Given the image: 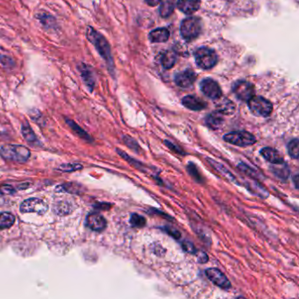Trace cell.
I'll list each match as a JSON object with an SVG mask.
<instances>
[{
	"instance_id": "cell-1",
	"label": "cell",
	"mask_w": 299,
	"mask_h": 299,
	"mask_svg": "<svg viewBox=\"0 0 299 299\" xmlns=\"http://www.w3.org/2000/svg\"><path fill=\"white\" fill-rule=\"evenodd\" d=\"M85 35H86L87 40L94 46L98 53L105 60L109 72L111 73L112 77H114V61H113L112 54H111V47H110L108 41L102 33H99L94 27H92L90 26L87 27L86 30H85Z\"/></svg>"
},
{
	"instance_id": "cell-2",
	"label": "cell",
	"mask_w": 299,
	"mask_h": 299,
	"mask_svg": "<svg viewBox=\"0 0 299 299\" xmlns=\"http://www.w3.org/2000/svg\"><path fill=\"white\" fill-rule=\"evenodd\" d=\"M0 156L5 160L22 163L28 160L29 157L31 156V153L28 148L23 146L8 144L4 145L0 148Z\"/></svg>"
},
{
	"instance_id": "cell-3",
	"label": "cell",
	"mask_w": 299,
	"mask_h": 299,
	"mask_svg": "<svg viewBox=\"0 0 299 299\" xmlns=\"http://www.w3.org/2000/svg\"><path fill=\"white\" fill-rule=\"evenodd\" d=\"M202 22L199 18L189 17L182 22L180 27L181 34L185 41H193L200 34Z\"/></svg>"
},
{
	"instance_id": "cell-4",
	"label": "cell",
	"mask_w": 299,
	"mask_h": 299,
	"mask_svg": "<svg viewBox=\"0 0 299 299\" xmlns=\"http://www.w3.org/2000/svg\"><path fill=\"white\" fill-rule=\"evenodd\" d=\"M194 55L197 66L203 70H210L217 64V54L209 48L203 47L197 49Z\"/></svg>"
},
{
	"instance_id": "cell-5",
	"label": "cell",
	"mask_w": 299,
	"mask_h": 299,
	"mask_svg": "<svg viewBox=\"0 0 299 299\" xmlns=\"http://www.w3.org/2000/svg\"><path fill=\"white\" fill-rule=\"evenodd\" d=\"M224 140L227 143L233 144L238 147H249L256 142L254 135L248 132H232L224 136Z\"/></svg>"
},
{
	"instance_id": "cell-6",
	"label": "cell",
	"mask_w": 299,
	"mask_h": 299,
	"mask_svg": "<svg viewBox=\"0 0 299 299\" xmlns=\"http://www.w3.org/2000/svg\"><path fill=\"white\" fill-rule=\"evenodd\" d=\"M247 102L250 111L256 116L269 117L273 110L271 102L261 96H253Z\"/></svg>"
},
{
	"instance_id": "cell-7",
	"label": "cell",
	"mask_w": 299,
	"mask_h": 299,
	"mask_svg": "<svg viewBox=\"0 0 299 299\" xmlns=\"http://www.w3.org/2000/svg\"><path fill=\"white\" fill-rule=\"evenodd\" d=\"M49 210V205L45 201L40 198H28L24 201L21 205V213H35L42 215Z\"/></svg>"
},
{
	"instance_id": "cell-8",
	"label": "cell",
	"mask_w": 299,
	"mask_h": 299,
	"mask_svg": "<svg viewBox=\"0 0 299 299\" xmlns=\"http://www.w3.org/2000/svg\"><path fill=\"white\" fill-rule=\"evenodd\" d=\"M77 68L80 77L82 78V82H84L88 90H90V92H92L96 84V78L93 69L91 68V66L87 64L85 62H80L77 66Z\"/></svg>"
},
{
	"instance_id": "cell-9",
	"label": "cell",
	"mask_w": 299,
	"mask_h": 299,
	"mask_svg": "<svg viewBox=\"0 0 299 299\" xmlns=\"http://www.w3.org/2000/svg\"><path fill=\"white\" fill-rule=\"evenodd\" d=\"M233 90L238 99L242 101L247 102L254 95V85L251 82L243 80L235 82Z\"/></svg>"
},
{
	"instance_id": "cell-10",
	"label": "cell",
	"mask_w": 299,
	"mask_h": 299,
	"mask_svg": "<svg viewBox=\"0 0 299 299\" xmlns=\"http://www.w3.org/2000/svg\"><path fill=\"white\" fill-rule=\"evenodd\" d=\"M200 89L202 92L209 99L217 100L221 98L222 90L216 81L211 78H206L201 82Z\"/></svg>"
},
{
	"instance_id": "cell-11",
	"label": "cell",
	"mask_w": 299,
	"mask_h": 299,
	"mask_svg": "<svg viewBox=\"0 0 299 299\" xmlns=\"http://www.w3.org/2000/svg\"><path fill=\"white\" fill-rule=\"evenodd\" d=\"M35 18L42 26V27L50 33H56L59 30V25L56 18L49 12L40 11L35 14Z\"/></svg>"
},
{
	"instance_id": "cell-12",
	"label": "cell",
	"mask_w": 299,
	"mask_h": 299,
	"mask_svg": "<svg viewBox=\"0 0 299 299\" xmlns=\"http://www.w3.org/2000/svg\"><path fill=\"white\" fill-rule=\"evenodd\" d=\"M205 274L209 278L210 281L216 286L219 287L224 290H228L231 288V283H230L229 280L219 270L215 269V268H210L205 271Z\"/></svg>"
},
{
	"instance_id": "cell-13",
	"label": "cell",
	"mask_w": 299,
	"mask_h": 299,
	"mask_svg": "<svg viewBox=\"0 0 299 299\" xmlns=\"http://www.w3.org/2000/svg\"><path fill=\"white\" fill-rule=\"evenodd\" d=\"M86 225L90 229L96 232H101L107 227L106 218L99 213H90L86 217Z\"/></svg>"
},
{
	"instance_id": "cell-14",
	"label": "cell",
	"mask_w": 299,
	"mask_h": 299,
	"mask_svg": "<svg viewBox=\"0 0 299 299\" xmlns=\"http://www.w3.org/2000/svg\"><path fill=\"white\" fill-rule=\"evenodd\" d=\"M197 78V75L192 70H186L176 75L175 82L176 85L182 88H189L191 86Z\"/></svg>"
},
{
	"instance_id": "cell-15",
	"label": "cell",
	"mask_w": 299,
	"mask_h": 299,
	"mask_svg": "<svg viewBox=\"0 0 299 299\" xmlns=\"http://www.w3.org/2000/svg\"><path fill=\"white\" fill-rule=\"evenodd\" d=\"M182 104L185 106L186 108H188L191 111H201L204 110L207 107L206 103L198 99L196 96L192 95H189L186 96L184 99H182Z\"/></svg>"
},
{
	"instance_id": "cell-16",
	"label": "cell",
	"mask_w": 299,
	"mask_h": 299,
	"mask_svg": "<svg viewBox=\"0 0 299 299\" xmlns=\"http://www.w3.org/2000/svg\"><path fill=\"white\" fill-rule=\"evenodd\" d=\"M201 0H178L177 7L181 12L190 15L200 8Z\"/></svg>"
},
{
	"instance_id": "cell-17",
	"label": "cell",
	"mask_w": 299,
	"mask_h": 299,
	"mask_svg": "<svg viewBox=\"0 0 299 299\" xmlns=\"http://www.w3.org/2000/svg\"><path fill=\"white\" fill-rule=\"evenodd\" d=\"M261 156L268 161L269 163L272 164H280L284 163L283 156L281 155L280 152L273 148H263L261 149Z\"/></svg>"
},
{
	"instance_id": "cell-18",
	"label": "cell",
	"mask_w": 299,
	"mask_h": 299,
	"mask_svg": "<svg viewBox=\"0 0 299 299\" xmlns=\"http://www.w3.org/2000/svg\"><path fill=\"white\" fill-rule=\"evenodd\" d=\"M225 122V119L223 117V114L220 113L219 111H213L212 113L206 116L205 118V123L213 130H217L218 128L223 126V124Z\"/></svg>"
},
{
	"instance_id": "cell-19",
	"label": "cell",
	"mask_w": 299,
	"mask_h": 299,
	"mask_svg": "<svg viewBox=\"0 0 299 299\" xmlns=\"http://www.w3.org/2000/svg\"><path fill=\"white\" fill-rule=\"evenodd\" d=\"M169 38V31L167 28H157L149 33V40L154 43L166 42Z\"/></svg>"
},
{
	"instance_id": "cell-20",
	"label": "cell",
	"mask_w": 299,
	"mask_h": 299,
	"mask_svg": "<svg viewBox=\"0 0 299 299\" xmlns=\"http://www.w3.org/2000/svg\"><path fill=\"white\" fill-rule=\"evenodd\" d=\"M207 162H209L210 164L213 166V168H215L219 174H221L222 176L225 177L226 179H228L231 182H234L235 184L237 183L236 177L232 173L230 172L229 170L225 168L224 165H222L221 163H217L216 161L213 160L211 158H207Z\"/></svg>"
},
{
	"instance_id": "cell-21",
	"label": "cell",
	"mask_w": 299,
	"mask_h": 299,
	"mask_svg": "<svg viewBox=\"0 0 299 299\" xmlns=\"http://www.w3.org/2000/svg\"><path fill=\"white\" fill-rule=\"evenodd\" d=\"M159 13L163 18H168L172 14L175 9V0H161Z\"/></svg>"
},
{
	"instance_id": "cell-22",
	"label": "cell",
	"mask_w": 299,
	"mask_h": 299,
	"mask_svg": "<svg viewBox=\"0 0 299 299\" xmlns=\"http://www.w3.org/2000/svg\"><path fill=\"white\" fill-rule=\"evenodd\" d=\"M217 111L222 114H232L235 111V106L234 103L227 99H221L217 104Z\"/></svg>"
},
{
	"instance_id": "cell-23",
	"label": "cell",
	"mask_w": 299,
	"mask_h": 299,
	"mask_svg": "<svg viewBox=\"0 0 299 299\" xmlns=\"http://www.w3.org/2000/svg\"><path fill=\"white\" fill-rule=\"evenodd\" d=\"M177 59L176 52L173 50H168L164 53L162 57V64L163 66L164 69L169 70L174 67Z\"/></svg>"
},
{
	"instance_id": "cell-24",
	"label": "cell",
	"mask_w": 299,
	"mask_h": 299,
	"mask_svg": "<svg viewBox=\"0 0 299 299\" xmlns=\"http://www.w3.org/2000/svg\"><path fill=\"white\" fill-rule=\"evenodd\" d=\"M274 165H276V166L271 168V170H272V172L274 173V176H277L280 179L286 180L290 176V168L287 166L285 162L283 163L274 164Z\"/></svg>"
},
{
	"instance_id": "cell-25",
	"label": "cell",
	"mask_w": 299,
	"mask_h": 299,
	"mask_svg": "<svg viewBox=\"0 0 299 299\" xmlns=\"http://www.w3.org/2000/svg\"><path fill=\"white\" fill-rule=\"evenodd\" d=\"M15 222V217L12 213H0V229H7L13 226Z\"/></svg>"
},
{
	"instance_id": "cell-26",
	"label": "cell",
	"mask_w": 299,
	"mask_h": 299,
	"mask_svg": "<svg viewBox=\"0 0 299 299\" xmlns=\"http://www.w3.org/2000/svg\"><path fill=\"white\" fill-rule=\"evenodd\" d=\"M22 135L25 137L26 140L30 143H36L37 142V137L35 136L34 132L33 131L32 127L28 124H23L21 127Z\"/></svg>"
},
{
	"instance_id": "cell-27",
	"label": "cell",
	"mask_w": 299,
	"mask_h": 299,
	"mask_svg": "<svg viewBox=\"0 0 299 299\" xmlns=\"http://www.w3.org/2000/svg\"><path fill=\"white\" fill-rule=\"evenodd\" d=\"M288 153L293 159H299V139H294L291 140L288 144Z\"/></svg>"
},
{
	"instance_id": "cell-28",
	"label": "cell",
	"mask_w": 299,
	"mask_h": 299,
	"mask_svg": "<svg viewBox=\"0 0 299 299\" xmlns=\"http://www.w3.org/2000/svg\"><path fill=\"white\" fill-rule=\"evenodd\" d=\"M66 123L70 126V128L78 135V136L82 137L83 139H90V136L87 135L85 131H83L81 127L78 126V124L75 123L72 119H66Z\"/></svg>"
},
{
	"instance_id": "cell-29",
	"label": "cell",
	"mask_w": 299,
	"mask_h": 299,
	"mask_svg": "<svg viewBox=\"0 0 299 299\" xmlns=\"http://www.w3.org/2000/svg\"><path fill=\"white\" fill-rule=\"evenodd\" d=\"M0 64L5 70H13L15 67V61L13 57L9 56L7 54H1L0 55Z\"/></svg>"
},
{
	"instance_id": "cell-30",
	"label": "cell",
	"mask_w": 299,
	"mask_h": 299,
	"mask_svg": "<svg viewBox=\"0 0 299 299\" xmlns=\"http://www.w3.org/2000/svg\"><path fill=\"white\" fill-rule=\"evenodd\" d=\"M130 224H131L134 227H137V228H142L145 225H146V218L140 216L139 214H136V213H133L130 217Z\"/></svg>"
},
{
	"instance_id": "cell-31",
	"label": "cell",
	"mask_w": 299,
	"mask_h": 299,
	"mask_svg": "<svg viewBox=\"0 0 299 299\" xmlns=\"http://www.w3.org/2000/svg\"><path fill=\"white\" fill-rule=\"evenodd\" d=\"M238 168H239V169H241L244 174H246V176H250L251 178L258 179V174H257V172L254 169L251 168V167H249L248 165H246L245 163H240L238 165Z\"/></svg>"
},
{
	"instance_id": "cell-32",
	"label": "cell",
	"mask_w": 299,
	"mask_h": 299,
	"mask_svg": "<svg viewBox=\"0 0 299 299\" xmlns=\"http://www.w3.org/2000/svg\"><path fill=\"white\" fill-rule=\"evenodd\" d=\"M187 168H188V171L190 174V176H192L193 178L197 181V182L200 183L202 178H201L200 174L198 172L196 165L192 163H189Z\"/></svg>"
},
{
	"instance_id": "cell-33",
	"label": "cell",
	"mask_w": 299,
	"mask_h": 299,
	"mask_svg": "<svg viewBox=\"0 0 299 299\" xmlns=\"http://www.w3.org/2000/svg\"><path fill=\"white\" fill-rule=\"evenodd\" d=\"M82 168V165H80V164H62L59 169H61L64 172H73V171L81 169Z\"/></svg>"
},
{
	"instance_id": "cell-34",
	"label": "cell",
	"mask_w": 299,
	"mask_h": 299,
	"mask_svg": "<svg viewBox=\"0 0 299 299\" xmlns=\"http://www.w3.org/2000/svg\"><path fill=\"white\" fill-rule=\"evenodd\" d=\"M181 246H182V248L189 254H196V252H197L196 246H194L192 242H189V241L182 242Z\"/></svg>"
},
{
	"instance_id": "cell-35",
	"label": "cell",
	"mask_w": 299,
	"mask_h": 299,
	"mask_svg": "<svg viewBox=\"0 0 299 299\" xmlns=\"http://www.w3.org/2000/svg\"><path fill=\"white\" fill-rule=\"evenodd\" d=\"M123 140L125 141V143L127 144V146H128L129 148H132L133 150L135 151H138L139 149V144L136 142L135 139H133L132 137H128V136H124Z\"/></svg>"
},
{
	"instance_id": "cell-36",
	"label": "cell",
	"mask_w": 299,
	"mask_h": 299,
	"mask_svg": "<svg viewBox=\"0 0 299 299\" xmlns=\"http://www.w3.org/2000/svg\"><path fill=\"white\" fill-rule=\"evenodd\" d=\"M163 230L164 232H166L167 234H169L171 237L176 239V240H178V239L181 238L180 232L175 229V228H173L171 226H168V225L164 226V227H163Z\"/></svg>"
},
{
	"instance_id": "cell-37",
	"label": "cell",
	"mask_w": 299,
	"mask_h": 299,
	"mask_svg": "<svg viewBox=\"0 0 299 299\" xmlns=\"http://www.w3.org/2000/svg\"><path fill=\"white\" fill-rule=\"evenodd\" d=\"M0 193L2 195H13L15 193V190L11 185H1Z\"/></svg>"
},
{
	"instance_id": "cell-38",
	"label": "cell",
	"mask_w": 299,
	"mask_h": 299,
	"mask_svg": "<svg viewBox=\"0 0 299 299\" xmlns=\"http://www.w3.org/2000/svg\"><path fill=\"white\" fill-rule=\"evenodd\" d=\"M165 144L167 145V147H168L169 149H171V150L175 152V153H178V154H181V155H185V153H184V151H183L181 148L176 147V145H174V144L171 143V142H169L168 140H165Z\"/></svg>"
},
{
	"instance_id": "cell-39",
	"label": "cell",
	"mask_w": 299,
	"mask_h": 299,
	"mask_svg": "<svg viewBox=\"0 0 299 299\" xmlns=\"http://www.w3.org/2000/svg\"><path fill=\"white\" fill-rule=\"evenodd\" d=\"M208 260H209L208 255L205 254V253H203V252H202V253L199 254V256H198V262H200V263H203V264L208 262Z\"/></svg>"
},
{
	"instance_id": "cell-40",
	"label": "cell",
	"mask_w": 299,
	"mask_h": 299,
	"mask_svg": "<svg viewBox=\"0 0 299 299\" xmlns=\"http://www.w3.org/2000/svg\"><path fill=\"white\" fill-rule=\"evenodd\" d=\"M146 3L150 5V6H156L157 4L160 3L161 0H145Z\"/></svg>"
},
{
	"instance_id": "cell-41",
	"label": "cell",
	"mask_w": 299,
	"mask_h": 299,
	"mask_svg": "<svg viewBox=\"0 0 299 299\" xmlns=\"http://www.w3.org/2000/svg\"><path fill=\"white\" fill-rule=\"evenodd\" d=\"M293 180H294V184H295V188L299 189V175L298 174L294 176Z\"/></svg>"
}]
</instances>
